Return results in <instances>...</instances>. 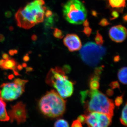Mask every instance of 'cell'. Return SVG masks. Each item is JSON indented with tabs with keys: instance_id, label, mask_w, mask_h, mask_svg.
Returning a JSON list of instances; mask_svg holds the SVG:
<instances>
[{
	"instance_id": "6da1fadb",
	"label": "cell",
	"mask_w": 127,
	"mask_h": 127,
	"mask_svg": "<svg viewBox=\"0 0 127 127\" xmlns=\"http://www.w3.org/2000/svg\"><path fill=\"white\" fill-rule=\"evenodd\" d=\"M44 0H34L20 8L15 15V18L19 27L28 30L38 23L43 22L47 9L44 6Z\"/></svg>"
},
{
	"instance_id": "7a4b0ae2",
	"label": "cell",
	"mask_w": 127,
	"mask_h": 127,
	"mask_svg": "<svg viewBox=\"0 0 127 127\" xmlns=\"http://www.w3.org/2000/svg\"><path fill=\"white\" fill-rule=\"evenodd\" d=\"M80 94L81 101L86 109V114L97 112L106 114L112 117L114 103L106 95L97 89L82 91Z\"/></svg>"
},
{
	"instance_id": "3957f363",
	"label": "cell",
	"mask_w": 127,
	"mask_h": 127,
	"mask_svg": "<svg viewBox=\"0 0 127 127\" xmlns=\"http://www.w3.org/2000/svg\"><path fill=\"white\" fill-rule=\"evenodd\" d=\"M39 109L44 116L51 118L61 117L65 111L66 101L55 90L47 92L39 101Z\"/></svg>"
},
{
	"instance_id": "277c9868",
	"label": "cell",
	"mask_w": 127,
	"mask_h": 127,
	"mask_svg": "<svg viewBox=\"0 0 127 127\" xmlns=\"http://www.w3.org/2000/svg\"><path fill=\"white\" fill-rule=\"evenodd\" d=\"M65 71L60 67L51 68L46 79L47 84L54 88L64 98L70 96L73 91V83L68 79Z\"/></svg>"
},
{
	"instance_id": "5b68a950",
	"label": "cell",
	"mask_w": 127,
	"mask_h": 127,
	"mask_svg": "<svg viewBox=\"0 0 127 127\" xmlns=\"http://www.w3.org/2000/svg\"><path fill=\"white\" fill-rule=\"evenodd\" d=\"M63 10L64 18L71 24L80 25L86 18V9L79 0H68Z\"/></svg>"
},
{
	"instance_id": "8992f818",
	"label": "cell",
	"mask_w": 127,
	"mask_h": 127,
	"mask_svg": "<svg viewBox=\"0 0 127 127\" xmlns=\"http://www.w3.org/2000/svg\"><path fill=\"white\" fill-rule=\"evenodd\" d=\"M80 50V56L82 61L92 67L97 65L106 52L104 47L92 42L86 43Z\"/></svg>"
},
{
	"instance_id": "52a82bcc",
	"label": "cell",
	"mask_w": 127,
	"mask_h": 127,
	"mask_svg": "<svg viewBox=\"0 0 127 127\" xmlns=\"http://www.w3.org/2000/svg\"><path fill=\"white\" fill-rule=\"evenodd\" d=\"M27 80L17 78L11 83H6L1 86L0 96L3 100L12 101L19 97L25 92Z\"/></svg>"
},
{
	"instance_id": "ba28073f",
	"label": "cell",
	"mask_w": 127,
	"mask_h": 127,
	"mask_svg": "<svg viewBox=\"0 0 127 127\" xmlns=\"http://www.w3.org/2000/svg\"><path fill=\"white\" fill-rule=\"evenodd\" d=\"M86 123L88 127H108L112 123V117L97 112L86 114Z\"/></svg>"
},
{
	"instance_id": "9c48e42d",
	"label": "cell",
	"mask_w": 127,
	"mask_h": 127,
	"mask_svg": "<svg viewBox=\"0 0 127 127\" xmlns=\"http://www.w3.org/2000/svg\"><path fill=\"white\" fill-rule=\"evenodd\" d=\"M7 113L11 123L15 121L17 124H20L26 121L27 112L26 105L22 102H19L14 106H12Z\"/></svg>"
},
{
	"instance_id": "30bf717a",
	"label": "cell",
	"mask_w": 127,
	"mask_h": 127,
	"mask_svg": "<svg viewBox=\"0 0 127 127\" xmlns=\"http://www.w3.org/2000/svg\"><path fill=\"white\" fill-rule=\"evenodd\" d=\"M109 35L110 39L113 41L117 43L122 42L127 37V29L121 25L114 26L109 30Z\"/></svg>"
},
{
	"instance_id": "8fae6325",
	"label": "cell",
	"mask_w": 127,
	"mask_h": 127,
	"mask_svg": "<svg viewBox=\"0 0 127 127\" xmlns=\"http://www.w3.org/2000/svg\"><path fill=\"white\" fill-rule=\"evenodd\" d=\"M63 42L71 52L78 51L81 48V41L76 34H67L64 39Z\"/></svg>"
},
{
	"instance_id": "7c38bea8",
	"label": "cell",
	"mask_w": 127,
	"mask_h": 127,
	"mask_svg": "<svg viewBox=\"0 0 127 127\" xmlns=\"http://www.w3.org/2000/svg\"><path fill=\"white\" fill-rule=\"evenodd\" d=\"M102 69V67L97 68L95 71L94 74L91 77L89 83V86L91 89L97 90L99 88L100 86L99 80Z\"/></svg>"
},
{
	"instance_id": "4fadbf2b",
	"label": "cell",
	"mask_w": 127,
	"mask_h": 127,
	"mask_svg": "<svg viewBox=\"0 0 127 127\" xmlns=\"http://www.w3.org/2000/svg\"><path fill=\"white\" fill-rule=\"evenodd\" d=\"M10 120V117L6 111V104L0 96V121L7 122Z\"/></svg>"
},
{
	"instance_id": "5bb4252c",
	"label": "cell",
	"mask_w": 127,
	"mask_h": 127,
	"mask_svg": "<svg viewBox=\"0 0 127 127\" xmlns=\"http://www.w3.org/2000/svg\"><path fill=\"white\" fill-rule=\"evenodd\" d=\"M17 68V63L15 60L13 59H9L4 60L1 68L5 70H12L14 71V73L16 75H19L16 70Z\"/></svg>"
},
{
	"instance_id": "9a60e30c",
	"label": "cell",
	"mask_w": 127,
	"mask_h": 127,
	"mask_svg": "<svg viewBox=\"0 0 127 127\" xmlns=\"http://www.w3.org/2000/svg\"><path fill=\"white\" fill-rule=\"evenodd\" d=\"M108 5L116 10H122L126 6V0H107Z\"/></svg>"
},
{
	"instance_id": "2e32d148",
	"label": "cell",
	"mask_w": 127,
	"mask_h": 127,
	"mask_svg": "<svg viewBox=\"0 0 127 127\" xmlns=\"http://www.w3.org/2000/svg\"><path fill=\"white\" fill-rule=\"evenodd\" d=\"M119 80L124 84H127V67H124L120 68L118 73Z\"/></svg>"
},
{
	"instance_id": "e0dca14e",
	"label": "cell",
	"mask_w": 127,
	"mask_h": 127,
	"mask_svg": "<svg viewBox=\"0 0 127 127\" xmlns=\"http://www.w3.org/2000/svg\"><path fill=\"white\" fill-rule=\"evenodd\" d=\"M127 103L126 102L122 111L120 118V122L122 124L125 126H127Z\"/></svg>"
},
{
	"instance_id": "ac0fdd59",
	"label": "cell",
	"mask_w": 127,
	"mask_h": 127,
	"mask_svg": "<svg viewBox=\"0 0 127 127\" xmlns=\"http://www.w3.org/2000/svg\"><path fill=\"white\" fill-rule=\"evenodd\" d=\"M54 127H69V125L67 121L63 119H59L56 121Z\"/></svg>"
},
{
	"instance_id": "d6986e66",
	"label": "cell",
	"mask_w": 127,
	"mask_h": 127,
	"mask_svg": "<svg viewBox=\"0 0 127 127\" xmlns=\"http://www.w3.org/2000/svg\"><path fill=\"white\" fill-rule=\"evenodd\" d=\"M95 40L96 43L98 45L101 46L104 42L102 36L100 34L99 31H97L95 36Z\"/></svg>"
},
{
	"instance_id": "ffe728a7",
	"label": "cell",
	"mask_w": 127,
	"mask_h": 127,
	"mask_svg": "<svg viewBox=\"0 0 127 127\" xmlns=\"http://www.w3.org/2000/svg\"><path fill=\"white\" fill-rule=\"evenodd\" d=\"M53 35L54 36L58 39H62L64 36V35L61 30L57 28L54 29L53 31Z\"/></svg>"
},
{
	"instance_id": "44dd1931",
	"label": "cell",
	"mask_w": 127,
	"mask_h": 127,
	"mask_svg": "<svg viewBox=\"0 0 127 127\" xmlns=\"http://www.w3.org/2000/svg\"><path fill=\"white\" fill-rule=\"evenodd\" d=\"M45 20V25L46 27H51L54 22V15L52 16L46 18Z\"/></svg>"
},
{
	"instance_id": "7402d4cb",
	"label": "cell",
	"mask_w": 127,
	"mask_h": 127,
	"mask_svg": "<svg viewBox=\"0 0 127 127\" xmlns=\"http://www.w3.org/2000/svg\"><path fill=\"white\" fill-rule=\"evenodd\" d=\"M111 17L110 18V19L111 20H112L118 18L119 17V14L118 11H117L116 10H113L111 12Z\"/></svg>"
},
{
	"instance_id": "603a6c76",
	"label": "cell",
	"mask_w": 127,
	"mask_h": 127,
	"mask_svg": "<svg viewBox=\"0 0 127 127\" xmlns=\"http://www.w3.org/2000/svg\"><path fill=\"white\" fill-rule=\"evenodd\" d=\"M92 31V29L89 27H85L83 31V32H84V34L86 35L87 36L89 37L91 35Z\"/></svg>"
},
{
	"instance_id": "cb8c5ba5",
	"label": "cell",
	"mask_w": 127,
	"mask_h": 127,
	"mask_svg": "<svg viewBox=\"0 0 127 127\" xmlns=\"http://www.w3.org/2000/svg\"><path fill=\"white\" fill-rule=\"evenodd\" d=\"M123 102V96L117 97L115 100V104L117 107H119L122 103Z\"/></svg>"
},
{
	"instance_id": "d4e9b609",
	"label": "cell",
	"mask_w": 127,
	"mask_h": 127,
	"mask_svg": "<svg viewBox=\"0 0 127 127\" xmlns=\"http://www.w3.org/2000/svg\"><path fill=\"white\" fill-rule=\"evenodd\" d=\"M110 24L108 20L105 18H102L99 23V25L102 27L107 26Z\"/></svg>"
},
{
	"instance_id": "484cf974",
	"label": "cell",
	"mask_w": 127,
	"mask_h": 127,
	"mask_svg": "<svg viewBox=\"0 0 127 127\" xmlns=\"http://www.w3.org/2000/svg\"><path fill=\"white\" fill-rule=\"evenodd\" d=\"M71 127H83L82 124L77 120H74L73 122Z\"/></svg>"
},
{
	"instance_id": "4316f807",
	"label": "cell",
	"mask_w": 127,
	"mask_h": 127,
	"mask_svg": "<svg viewBox=\"0 0 127 127\" xmlns=\"http://www.w3.org/2000/svg\"><path fill=\"white\" fill-rule=\"evenodd\" d=\"M86 114H84V115L79 116L78 117L77 120H79L82 124H84L86 123Z\"/></svg>"
},
{
	"instance_id": "83f0119b",
	"label": "cell",
	"mask_w": 127,
	"mask_h": 127,
	"mask_svg": "<svg viewBox=\"0 0 127 127\" xmlns=\"http://www.w3.org/2000/svg\"><path fill=\"white\" fill-rule=\"evenodd\" d=\"M110 86L112 89L117 88H119V85L117 81L112 82L110 84Z\"/></svg>"
},
{
	"instance_id": "f1b7e54d",
	"label": "cell",
	"mask_w": 127,
	"mask_h": 127,
	"mask_svg": "<svg viewBox=\"0 0 127 127\" xmlns=\"http://www.w3.org/2000/svg\"><path fill=\"white\" fill-rule=\"evenodd\" d=\"M53 15L52 12L49 9H47L45 11V16L46 18H48V17L52 16Z\"/></svg>"
},
{
	"instance_id": "f546056e",
	"label": "cell",
	"mask_w": 127,
	"mask_h": 127,
	"mask_svg": "<svg viewBox=\"0 0 127 127\" xmlns=\"http://www.w3.org/2000/svg\"><path fill=\"white\" fill-rule=\"evenodd\" d=\"M5 16L7 18H10L12 16V13L11 11H7L5 12Z\"/></svg>"
},
{
	"instance_id": "4dcf8cb0",
	"label": "cell",
	"mask_w": 127,
	"mask_h": 127,
	"mask_svg": "<svg viewBox=\"0 0 127 127\" xmlns=\"http://www.w3.org/2000/svg\"><path fill=\"white\" fill-rule=\"evenodd\" d=\"M17 52V50H10L9 51V53L11 56H13L15 54H16Z\"/></svg>"
},
{
	"instance_id": "1f68e13d",
	"label": "cell",
	"mask_w": 127,
	"mask_h": 127,
	"mask_svg": "<svg viewBox=\"0 0 127 127\" xmlns=\"http://www.w3.org/2000/svg\"><path fill=\"white\" fill-rule=\"evenodd\" d=\"M83 23V26L84 27H87L89 26V22L88 21V20H85Z\"/></svg>"
},
{
	"instance_id": "d6a6232c",
	"label": "cell",
	"mask_w": 127,
	"mask_h": 127,
	"mask_svg": "<svg viewBox=\"0 0 127 127\" xmlns=\"http://www.w3.org/2000/svg\"><path fill=\"white\" fill-rule=\"evenodd\" d=\"M2 57L3 59H4V60H6L9 58V55L6 53H3L2 55Z\"/></svg>"
},
{
	"instance_id": "836d02e7",
	"label": "cell",
	"mask_w": 127,
	"mask_h": 127,
	"mask_svg": "<svg viewBox=\"0 0 127 127\" xmlns=\"http://www.w3.org/2000/svg\"><path fill=\"white\" fill-rule=\"evenodd\" d=\"M91 14L93 16L96 17L97 16V15H98V14L97 12L95 10H92V12H91Z\"/></svg>"
},
{
	"instance_id": "e575fe53",
	"label": "cell",
	"mask_w": 127,
	"mask_h": 127,
	"mask_svg": "<svg viewBox=\"0 0 127 127\" xmlns=\"http://www.w3.org/2000/svg\"><path fill=\"white\" fill-rule=\"evenodd\" d=\"M5 37L4 35L2 34H0V42H3L5 40Z\"/></svg>"
},
{
	"instance_id": "d590c367",
	"label": "cell",
	"mask_w": 127,
	"mask_h": 127,
	"mask_svg": "<svg viewBox=\"0 0 127 127\" xmlns=\"http://www.w3.org/2000/svg\"><path fill=\"white\" fill-rule=\"evenodd\" d=\"M23 61L25 62H28L30 60V58L27 55L25 56L23 58Z\"/></svg>"
},
{
	"instance_id": "8d00e7d4",
	"label": "cell",
	"mask_w": 127,
	"mask_h": 127,
	"mask_svg": "<svg viewBox=\"0 0 127 127\" xmlns=\"http://www.w3.org/2000/svg\"><path fill=\"white\" fill-rule=\"evenodd\" d=\"M31 39L32 40L35 41L37 39V36L35 34H33L31 36Z\"/></svg>"
},
{
	"instance_id": "74e56055",
	"label": "cell",
	"mask_w": 127,
	"mask_h": 127,
	"mask_svg": "<svg viewBox=\"0 0 127 127\" xmlns=\"http://www.w3.org/2000/svg\"><path fill=\"white\" fill-rule=\"evenodd\" d=\"M113 91L112 90H110V89H108L107 91V94L109 95H112L113 94Z\"/></svg>"
},
{
	"instance_id": "f35d334b",
	"label": "cell",
	"mask_w": 127,
	"mask_h": 127,
	"mask_svg": "<svg viewBox=\"0 0 127 127\" xmlns=\"http://www.w3.org/2000/svg\"><path fill=\"white\" fill-rule=\"evenodd\" d=\"M4 61V59H2L0 60V68H1L2 67Z\"/></svg>"
},
{
	"instance_id": "ab89813d",
	"label": "cell",
	"mask_w": 127,
	"mask_h": 127,
	"mask_svg": "<svg viewBox=\"0 0 127 127\" xmlns=\"http://www.w3.org/2000/svg\"><path fill=\"white\" fill-rule=\"evenodd\" d=\"M123 20L125 22H127V15L125 14L123 17Z\"/></svg>"
},
{
	"instance_id": "60d3db41",
	"label": "cell",
	"mask_w": 127,
	"mask_h": 127,
	"mask_svg": "<svg viewBox=\"0 0 127 127\" xmlns=\"http://www.w3.org/2000/svg\"><path fill=\"white\" fill-rule=\"evenodd\" d=\"M17 68L19 70H21L22 68H23V66L21 65H18L17 66Z\"/></svg>"
},
{
	"instance_id": "b9f144b4",
	"label": "cell",
	"mask_w": 127,
	"mask_h": 127,
	"mask_svg": "<svg viewBox=\"0 0 127 127\" xmlns=\"http://www.w3.org/2000/svg\"><path fill=\"white\" fill-rule=\"evenodd\" d=\"M9 30L10 31H12L14 30V28L12 26H10L9 28Z\"/></svg>"
}]
</instances>
